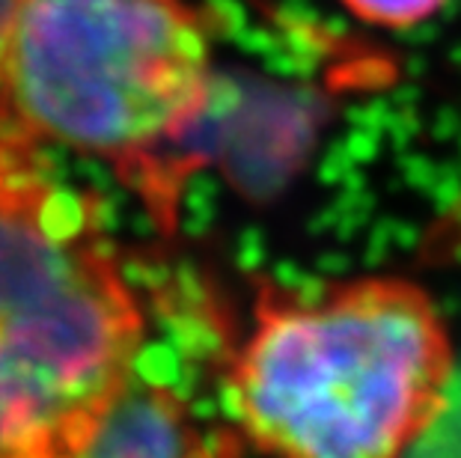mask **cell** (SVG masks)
I'll use <instances>...</instances> for the list:
<instances>
[{"instance_id":"cell-3","label":"cell","mask_w":461,"mask_h":458,"mask_svg":"<svg viewBox=\"0 0 461 458\" xmlns=\"http://www.w3.org/2000/svg\"><path fill=\"white\" fill-rule=\"evenodd\" d=\"M212 63L188 0H24L0 54V113L27 140L111 161L155 206L158 152L205 113Z\"/></svg>"},{"instance_id":"cell-4","label":"cell","mask_w":461,"mask_h":458,"mask_svg":"<svg viewBox=\"0 0 461 458\" xmlns=\"http://www.w3.org/2000/svg\"><path fill=\"white\" fill-rule=\"evenodd\" d=\"M68 458H214L170 387L131 375Z\"/></svg>"},{"instance_id":"cell-5","label":"cell","mask_w":461,"mask_h":458,"mask_svg":"<svg viewBox=\"0 0 461 458\" xmlns=\"http://www.w3.org/2000/svg\"><path fill=\"white\" fill-rule=\"evenodd\" d=\"M339 4L363 24L408 31V27L423 24L435 13H440L447 0H339Z\"/></svg>"},{"instance_id":"cell-6","label":"cell","mask_w":461,"mask_h":458,"mask_svg":"<svg viewBox=\"0 0 461 458\" xmlns=\"http://www.w3.org/2000/svg\"><path fill=\"white\" fill-rule=\"evenodd\" d=\"M33 140H27L13 122L0 113V184H4L15 170H22L27 161L36 158Z\"/></svg>"},{"instance_id":"cell-1","label":"cell","mask_w":461,"mask_h":458,"mask_svg":"<svg viewBox=\"0 0 461 458\" xmlns=\"http://www.w3.org/2000/svg\"><path fill=\"white\" fill-rule=\"evenodd\" d=\"M453 348L396 277L301 301L265 292L230 369L235 420L274 458H399L444 408Z\"/></svg>"},{"instance_id":"cell-7","label":"cell","mask_w":461,"mask_h":458,"mask_svg":"<svg viewBox=\"0 0 461 458\" xmlns=\"http://www.w3.org/2000/svg\"><path fill=\"white\" fill-rule=\"evenodd\" d=\"M22 4L24 0H0V54H4L9 31H13L15 15H18V9H22Z\"/></svg>"},{"instance_id":"cell-2","label":"cell","mask_w":461,"mask_h":458,"mask_svg":"<svg viewBox=\"0 0 461 458\" xmlns=\"http://www.w3.org/2000/svg\"><path fill=\"white\" fill-rule=\"evenodd\" d=\"M140 343L95 202L31 158L0 184V458L72 455Z\"/></svg>"}]
</instances>
